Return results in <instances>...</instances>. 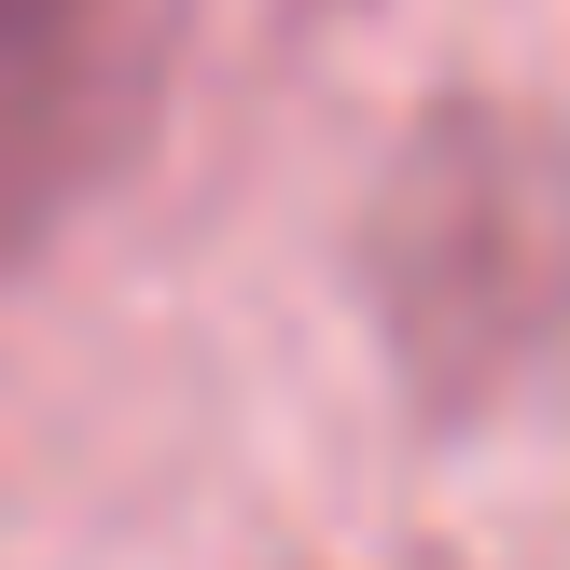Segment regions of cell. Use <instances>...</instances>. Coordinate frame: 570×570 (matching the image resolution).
I'll return each instance as SVG.
<instances>
[{
  "mask_svg": "<svg viewBox=\"0 0 570 570\" xmlns=\"http://www.w3.org/2000/svg\"><path fill=\"white\" fill-rule=\"evenodd\" d=\"M362 293L432 404L543 376L570 348V139L515 98H445L376 181Z\"/></svg>",
  "mask_w": 570,
  "mask_h": 570,
  "instance_id": "cell-1",
  "label": "cell"
},
{
  "mask_svg": "<svg viewBox=\"0 0 570 570\" xmlns=\"http://www.w3.org/2000/svg\"><path fill=\"white\" fill-rule=\"evenodd\" d=\"M154 83V0H0V278L111 181Z\"/></svg>",
  "mask_w": 570,
  "mask_h": 570,
  "instance_id": "cell-2",
  "label": "cell"
}]
</instances>
